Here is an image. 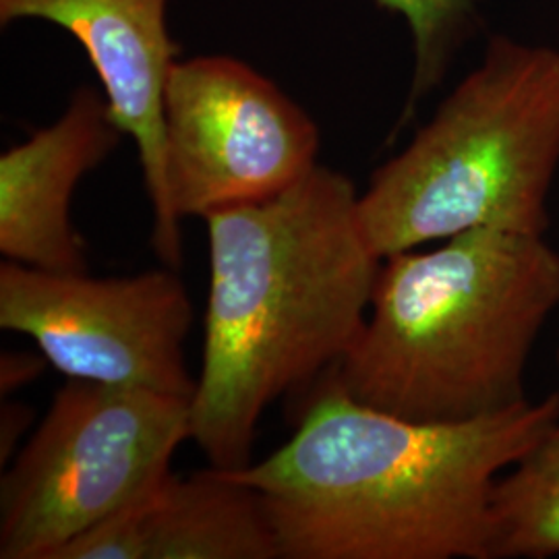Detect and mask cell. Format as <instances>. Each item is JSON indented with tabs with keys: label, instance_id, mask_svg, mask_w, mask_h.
<instances>
[{
	"label": "cell",
	"instance_id": "11",
	"mask_svg": "<svg viewBox=\"0 0 559 559\" xmlns=\"http://www.w3.org/2000/svg\"><path fill=\"white\" fill-rule=\"evenodd\" d=\"M489 520V559L558 556L559 423L496 480Z\"/></svg>",
	"mask_w": 559,
	"mask_h": 559
},
{
	"label": "cell",
	"instance_id": "12",
	"mask_svg": "<svg viewBox=\"0 0 559 559\" xmlns=\"http://www.w3.org/2000/svg\"><path fill=\"white\" fill-rule=\"evenodd\" d=\"M380 7L400 13L408 21L415 50L417 67L411 100L406 115L415 108L420 96L433 90L441 80L452 48L459 44L464 29L475 15V0H376ZM402 119V120H404Z\"/></svg>",
	"mask_w": 559,
	"mask_h": 559
},
{
	"label": "cell",
	"instance_id": "14",
	"mask_svg": "<svg viewBox=\"0 0 559 559\" xmlns=\"http://www.w3.org/2000/svg\"><path fill=\"white\" fill-rule=\"evenodd\" d=\"M32 417H34V413L29 406L13 402V400L2 402V411H0V460H2V464L15 454V448L20 443L21 436L27 431Z\"/></svg>",
	"mask_w": 559,
	"mask_h": 559
},
{
	"label": "cell",
	"instance_id": "9",
	"mask_svg": "<svg viewBox=\"0 0 559 559\" xmlns=\"http://www.w3.org/2000/svg\"><path fill=\"white\" fill-rule=\"evenodd\" d=\"M120 138L106 98L83 85L57 122L0 156V253L7 260L55 274L87 272L71 201Z\"/></svg>",
	"mask_w": 559,
	"mask_h": 559
},
{
	"label": "cell",
	"instance_id": "1",
	"mask_svg": "<svg viewBox=\"0 0 559 559\" xmlns=\"http://www.w3.org/2000/svg\"><path fill=\"white\" fill-rule=\"evenodd\" d=\"M558 423L559 394L419 423L325 378L293 440L226 473L260 493L282 559H489L496 480Z\"/></svg>",
	"mask_w": 559,
	"mask_h": 559
},
{
	"label": "cell",
	"instance_id": "7",
	"mask_svg": "<svg viewBox=\"0 0 559 559\" xmlns=\"http://www.w3.org/2000/svg\"><path fill=\"white\" fill-rule=\"evenodd\" d=\"M166 179L175 214L205 218L270 200L318 166L311 117L230 57L177 60L164 98Z\"/></svg>",
	"mask_w": 559,
	"mask_h": 559
},
{
	"label": "cell",
	"instance_id": "4",
	"mask_svg": "<svg viewBox=\"0 0 559 559\" xmlns=\"http://www.w3.org/2000/svg\"><path fill=\"white\" fill-rule=\"evenodd\" d=\"M559 164V52L496 38L360 193L380 258L475 228L545 237Z\"/></svg>",
	"mask_w": 559,
	"mask_h": 559
},
{
	"label": "cell",
	"instance_id": "6",
	"mask_svg": "<svg viewBox=\"0 0 559 559\" xmlns=\"http://www.w3.org/2000/svg\"><path fill=\"white\" fill-rule=\"evenodd\" d=\"M193 302L175 267L127 278L0 265V328L36 342L69 380L193 399L185 359Z\"/></svg>",
	"mask_w": 559,
	"mask_h": 559
},
{
	"label": "cell",
	"instance_id": "15",
	"mask_svg": "<svg viewBox=\"0 0 559 559\" xmlns=\"http://www.w3.org/2000/svg\"><path fill=\"white\" fill-rule=\"evenodd\" d=\"M558 365H559V348H558Z\"/></svg>",
	"mask_w": 559,
	"mask_h": 559
},
{
	"label": "cell",
	"instance_id": "10",
	"mask_svg": "<svg viewBox=\"0 0 559 559\" xmlns=\"http://www.w3.org/2000/svg\"><path fill=\"white\" fill-rule=\"evenodd\" d=\"M55 559H282L260 493L210 466L173 471L143 498L64 545Z\"/></svg>",
	"mask_w": 559,
	"mask_h": 559
},
{
	"label": "cell",
	"instance_id": "5",
	"mask_svg": "<svg viewBox=\"0 0 559 559\" xmlns=\"http://www.w3.org/2000/svg\"><path fill=\"white\" fill-rule=\"evenodd\" d=\"M191 400L71 380L0 480V559H55L168 473Z\"/></svg>",
	"mask_w": 559,
	"mask_h": 559
},
{
	"label": "cell",
	"instance_id": "2",
	"mask_svg": "<svg viewBox=\"0 0 559 559\" xmlns=\"http://www.w3.org/2000/svg\"><path fill=\"white\" fill-rule=\"evenodd\" d=\"M357 187L318 164L270 200L212 212L191 438L210 466L251 464L272 402L334 369L367 320L381 261Z\"/></svg>",
	"mask_w": 559,
	"mask_h": 559
},
{
	"label": "cell",
	"instance_id": "13",
	"mask_svg": "<svg viewBox=\"0 0 559 559\" xmlns=\"http://www.w3.org/2000/svg\"><path fill=\"white\" fill-rule=\"evenodd\" d=\"M46 365H50V362L41 355L40 350L38 353L4 350L0 355V392H2V396L13 394L15 390L34 383L44 373Z\"/></svg>",
	"mask_w": 559,
	"mask_h": 559
},
{
	"label": "cell",
	"instance_id": "8",
	"mask_svg": "<svg viewBox=\"0 0 559 559\" xmlns=\"http://www.w3.org/2000/svg\"><path fill=\"white\" fill-rule=\"evenodd\" d=\"M168 0H0V23L50 21L80 41L98 73L110 119L138 145L154 210L152 247L162 263H182L180 218L166 179L164 98L179 46L166 27Z\"/></svg>",
	"mask_w": 559,
	"mask_h": 559
},
{
	"label": "cell",
	"instance_id": "3",
	"mask_svg": "<svg viewBox=\"0 0 559 559\" xmlns=\"http://www.w3.org/2000/svg\"><path fill=\"white\" fill-rule=\"evenodd\" d=\"M559 305V253L539 235L475 228L381 261L359 336L328 373L402 419L466 423L526 402L524 376Z\"/></svg>",
	"mask_w": 559,
	"mask_h": 559
}]
</instances>
